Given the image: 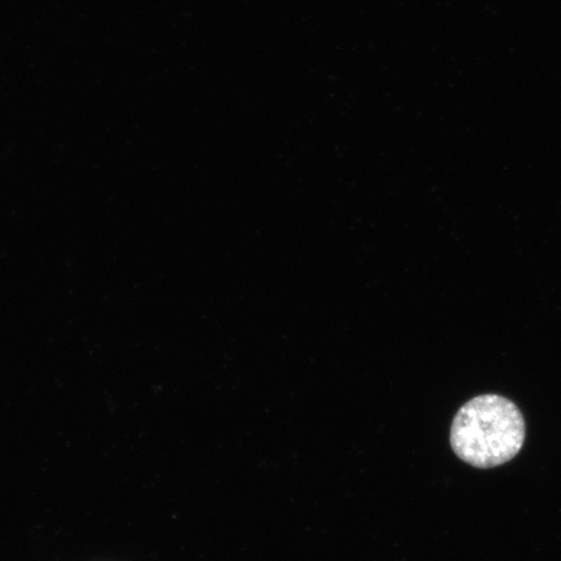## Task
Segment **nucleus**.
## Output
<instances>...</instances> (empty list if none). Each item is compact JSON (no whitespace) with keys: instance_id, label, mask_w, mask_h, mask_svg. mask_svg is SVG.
<instances>
[{"instance_id":"obj_1","label":"nucleus","mask_w":561,"mask_h":561,"mask_svg":"<svg viewBox=\"0 0 561 561\" xmlns=\"http://www.w3.org/2000/svg\"><path fill=\"white\" fill-rule=\"evenodd\" d=\"M525 420L518 407L496 394L479 396L461 407L453 421L451 447L476 468L506 465L520 453Z\"/></svg>"}]
</instances>
